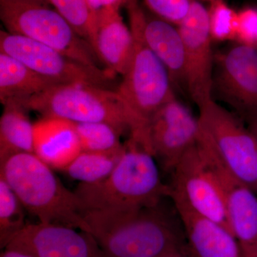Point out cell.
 Here are the masks:
<instances>
[{"label":"cell","instance_id":"cell-18","mask_svg":"<svg viewBox=\"0 0 257 257\" xmlns=\"http://www.w3.org/2000/svg\"><path fill=\"white\" fill-rule=\"evenodd\" d=\"M82 151L72 121L42 116L34 124V154L52 170L63 171Z\"/></svg>","mask_w":257,"mask_h":257},{"label":"cell","instance_id":"cell-23","mask_svg":"<svg viewBox=\"0 0 257 257\" xmlns=\"http://www.w3.org/2000/svg\"><path fill=\"white\" fill-rule=\"evenodd\" d=\"M26 209L11 187L0 177V243L5 246L28 224Z\"/></svg>","mask_w":257,"mask_h":257},{"label":"cell","instance_id":"cell-10","mask_svg":"<svg viewBox=\"0 0 257 257\" xmlns=\"http://www.w3.org/2000/svg\"><path fill=\"white\" fill-rule=\"evenodd\" d=\"M178 30L185 51L186 89L198 107L212 99L214 55L209 13L199 0L193 2Z\"/></svg>","mask_w":257,"mask_h":257},{"label":"cell","instance_id":"cell-30","mask_svg":"<svg viewBox=\"0 0 257 257\" xmlns=\"http://www.w3.org/2000/svg\"><path fill=\"white\" fill-rule=\"evenodd\" d=\"M0 257H36L30 253L24 252L20 250L12 249V248H5L4 251L1 253Z\"/></svg>","mask_w":257,"mask_h":257},{"label":"cell","instance_id":"cell-26","mask_svg":"<svg viewBox=\"0 0 257 257\" xmlns=\"http://www.w3.org/2000/svg\"><path fill=\"white\" fill-rule=\"evenodd\" d=\"M195 0H143L152 15L172 25L178 26L188 14Z\"/></svg>","mask_w":257,"mask_h":257},{"label":"cell","instance_id":"cell-14","mask_svg":"<svg viewBox=\"0 0 257 257\" xmlns=\"http://www.w3.org/2000/svg\"><path fill=\"white\" fill-rule=\"evenodd\" d=\"M224 190L231 232L243 257H257L256 192L240 182L221 165L204 144Z\"/></svg>","mask_w":257,"mask_h":257},{"label":"cell","instance_id":"cell-12","mask_svg":"<svg viewBox=\"0 0 257 257\" xmlns=\"http://www.w3.org/2000/svg\"><path fill=\"white\" fill-rule=\"evenodd\" d=\"M238 114L257 109V48L236 43L214 56V95Z\"/></svg>","mask_w":257,"mask_h":257},{"label":"cell","instance_id":"cell-9","mask_svg":"<svg viewBox=\"0 0 257 257\" xmlns=\"http://www.w3.org/2000/svg\"><path fill=\"white\" fill-rule=\"evenodd\" d=\"M0 52L14 57L29 68L60 84H87L116 90V74L107 68L80 63L28 37L0 31Z\"/></svg>","mask_w":257,"mask_h":257},{"label":"cell","instance_id":"cell-4","mask_svg":"<svg viewBox=\"0 0 257 257\" xmlns=\"http://www.w3.org/2000/svg\"><path fill=\"white\" fill-rule=\"evenodd\" d=\"M18 101V100H16ZM28 111L73 122H104L140 143L138 124L122 98L114 89L87 84H60L19 100Z\"/></svg>","mask_w":257,"mask_h":257},{"label":"cell","instance_id":"cell-22","mask_svg":"<svg viewBox=\"0 0 257 257\" xmlns=\"http://www.w3.org/2000/svg\"><path fill=\"white\" fill-rule=\"evenodd\" d=\"M73 122V121H72ZM82 151L120 153L124 144L122 134L114 126L104 122H73Z\"/></svg>","mask_w":257,"mask_h":257},{"label":"cell","instance_id":"cell-11","mask_svg":"<svg viewBox=\"0 0 257 257\" xmlns=\"http://www.w3.org/2000/svg\"><path fill=\"white\" fill-rule=\"evenodd\" d=\"M199 121L175 94L154 114L149 123L152 154L159 165L172 173L182 157L197 144Z\"/></svg>","mask_w":257,"mask_h":257},{"label":"cell","instance_id":"cell-27","mask_svg":"<svg viewBox=\"0 0 257 257\" xmlns=\"http://www.w3.org/2000/svg\"><path fill=\"white\" fill-rule=\"evenodd\" d=\"M235 41L242 45L256 47L257 8L245 7L237 11Z\"/></svg>","mask_w":257,"mask_h":257},{"label":"cell","instance_id":"cell-13","mask_svg":"<svg viewBox=\"0 0 257 257\" xmlns=\"http://www.w3.org/2000/svg\"><path fill=\"white\" fill-rule=\"evenodd\" d=\"M5 248L36 257H109L89 233L63 225L28 224Z\"/></svg>","mask_w":257,"mask_h":257},{"label":"cell","instance_id":"cell-3","mask_svg":"<svg viewBox=\"0 0 257 257\" xmlns=\"http://www.w3.org/2000/svg\"><path fill=\"white\" fill-rule=\"evenodd\" d=\"M52 170L34 153L18 154L0 163V177L39 222L89 233L78 198Z\"/></svg>","mask_w":257,"mask_h":257},{"label":"cell","instance_id":"cell-2","mask_svg":"<svg viewBox=\"0 0 257 257\" xmlns=\"http://www.w3.org/2000/svg\"><path fill=\"white\" fill-rule=\"evenodd\" d=\"M85 211L135 210L153 207L169 197L170 187L161 178L151 152L128 138L112 172L95 184L79 183L74 191Z\"/></svg>","mask_w":257,"mask_h":257},{"label":"cell","instance_id":"cell-6","mask_svg":"<svg viewBox=\"0 0 257 257\" xmlns=\"http://www.w3.org/2000/svg\"><path fill=\"white\" fill-rule=\"evenodd\" d=\"M0 19L10 33L52 47L80 63L105 68L90 43L47 2L0 0Z\"/></svg>","mask_w":257,"mask_h":257},{"label":"cell","instance_id":"cell-17","mask_svg":"<svg viewBox=\"0 0 257 257\" xmlns=\"http://www.w3.org/2000/svg\"><path fill=\"white\" fill-rule=\"evenodd\" d=\"M183 225L192 257H243L237 240L222 225L173 204Z\"/></svg>","mask_w":257,"mask_h":257},{"label":"cell","instance_id":"cell-19","mask_svg":"<svg viewBox=\"0 0 257 257\" xmlns=\"http://www.w3.org/2000/svg\"><path fill=\"white\" fill-rule=\"evenodd\" d=\"M60 84L37 73L23 62L0 52V101L23 100Z\"/></svg>","mask_w":257,"mask_h":257},{"label":"cell","instance_id":"cell-20","mask_svg":"<svg viewBox=\"0 0 257 257\" xmlns=\"http://www.w3.org/2000/svg\"><path fill=\"white\" fill-rule=\"evenodd\" d=\"M3 105L0 117V163L20 153H34V124L28 109L16 100Z\"/></svg>","mask_w":257,"mask_h":257},{"label":"cell","instance_id":"cell-25","mask_svg":"<svg viewBox=\"0 0 257 257\" xmlns=\"http://www.w3.org/2000/svg\"><path fill=\"white\" fill-rule=\"evenodd\" d=\"M209 3V28L213 41L226 42L236 39L237 11L225 0H204Z\"/></svg>","mask_w":257,"mask_h":257},{"label":"cell","instance_id":"cell-28","mask_svg":"<svg viewBox=\"0 0 257 257\" xmlns=\"http://www.w3.org/2000/svg\"><path fill=\"white\" fill-rule=\"evenodd\" d=\"M127 0H87L88 6L94 18L96 13H99L104 8L110 7H119L124 8Z\"/></svg>","mask_w":257,"mask_h":257},{"label":"cell","instance_id":"cell-8","mask_svg":"<svg viewBox=\"0 0 257 257\" xmlns=\"http://www.w3.org/2000/svg\"><path fill=\"white\" fill-rule=\"evenodd\" d=\"M171 174L169 197L173 204L183 206L231 231L222 186L210 157L199 140Z\"/></svg>","mask_w":257,"mask_h":257},{"label":"cell","instance_id":"cell-15","mask_svg":"<svg viewBox=\"0 0 257 257\" xmlns=\"http://www.w3.org/2000/svg\"><path fill=\"white\" fill-rule=\"evenodd\" d=\"M126 13L136 19L147 46L168 72L174 89H186L185 51L178 28L168 22L149 15L140 0H127Z\"/></svg>","mask_w":257,"mask_h":257},{"label":"cell","instance_id":"cell-31","mask_svg":"<svg viewBox=\"0 0 257 257\" xmlns=\"http://www.w3.org/2000/svg\"><path fill=\"white\" fill-rule=\"evenodd\" d=\"M170 257H192L191 256L190 253H189L188 250L185 252L177 253V254L173 255Z\"/></svg>","mask_w":257,"mask_h":257},{"label":"cell","instance_id":"cell-29","mask_svg":"<svg viewBox=\"0 0 257 257\" xmlns=\"http://www.w3.org/2000/svg\"><path fill=\"white\" fill-rule=\"evenodd\" d=\"M245 121L251 133L254 135L257 141V109L245 111L239 114Z\"/></svg>","mask_w":257,"mask_h":257},{"label":"cell","instance_id":"cell-1","mask_svg":"<svg viewBox=\"0 0 257 257\" xmlns=\"http://www.w3.org/2000/svg\"><path fill=\"white\" fill-rule=\"evenodd\" d=\"M83 216L109 257H170L188 250L177 209L168 210L162 202L135 210L85 211Z\"/></svg>","mask_w":257,"mask_h":257},{"label":"cell","instance_id":"cell-7","mask_svg":"<svg viewBox=\"0 0 257 257\" xmlns=\"http://www.w3.org/2000/svg\"><path fill=\"white\" fill-rule=\"evenodd\" d=\"M199 140L230 173L257 193V141L237 113L211 99L199 106Z\"/></svg>","mask_w":257,"mask_h":257},{"label":"cell","instance_id":"cell-32","mask_svg":"<svg viewBox=\"0 0 257 257\" xmlns=\"http://www.w3.org/2000/svg\"><path fill=\"white\" fill-rule=\"evenodd\" d=\"M44 1L47 2V3H49L48 0H44Z\"/></svg>","mask_w":257,"mask_h":257},{"label":"cell","instance_id":"cell-21","mask_svg":"<svg viewBox=\"0 0 257 257\" xmlns=\"http://www.w3.org/2000/svg\"><path fill=\"white\" fill-rule=\"evenodd\" d=\"M123 151L120 153L82 151L63 171L79 183H98L112 172Z\"/></svg>","mask_w":257,"mask_h":257},{"label":"cell","instance_id":"cell-5","mask_svg":"<svg viewBox=\"0 0 257 257\" xmlns=\"http://www.w3.org/2000/svg\"><path fill=\"white\" fill-rule=\"evenodd\" d=\"M128 26L134 37L133 57L118 84L122 98L138 124L142 144L152 151L149 123L154 114L175 94L170 75L142 35L136 19L128 14Z\"/></svg>","mask_w":257,"mask_h":257},{"label":"cell","instance_id":"cell-33","mask_svg":"<svg viewBox=\"0 0 257 257\" xmlns=\"http://www.w3.org/2000/svg\"><path fill=\"white\" fill-rule=\"evenodd\" d=\"M256 48H257V45H256Z\"/></svg>","mask_w":257,"mask_h":257},{"label":"cell","instance_id":"cell-24","mask_svg":"<svg viewBox=\"0 0 257 257\" xmlns=\"http://www.w3.org/2000/svg\"><path fill=\"white\" fill-rule=\"evenodd\" d=\"M48 2L69 22L79 36L89 42L94 48V21L87 0H48Z\"/></svg>","mask_w":257,"mask_h":257},{"label":"cell","instance_id":"cell-16","mask_svg":"<svg viewBox=\"0 0 257 257\" xmlns=\"http://www.w3.org/2000/svg\"><path fill=\"white\" fill-rule=\"evenodd\" d=\"M121 8H104L94 16V49L106 68L122 77L134 51V37Z\"/></svg>","mask_w":257,"mask_h":257}]
</instances>
